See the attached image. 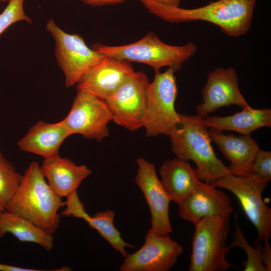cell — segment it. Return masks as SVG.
I'll list each match as a JSON object with an SVG mask.
<instances>
[{"mask_svg":"<svg viewBox=\"0 0 271 271\" xmlns=\"http://www.w3.org/2000/svg\"><path fill=\"white\" fill-rule=\"evenodd\" d=\"M136 161L138 168L135 182L150 208V229L158 235L169 234L172 232L169 213L171 200L157 176L154 164L143 158Z\"/></svg>","mask_w":271,"mask_h":271,"instance_id":"obj_13","label":"cell"},{"mask_svg":"<svg viewBox=\"0 0 271 271\" xmlns=\"http://www.w3.org/2000/svg\"><path fill=\"white\" fill-rule=\"evenodd\" d=\"M201 121L207 127L218 131L231 130L250 136L257 129L271 126V109H242L231 115L201 117Z\"/></svg>","mask_w":271,"mask_h":271,"instance_id":"obj_20","label":"cell"},{"mask_svg":"<svg viewBox=\"0 0 271 271\" xmlns=\"http://www.w3.org/2000/svg\"><path fill=\"white\" fill-rule=\"evenodd\" d=\"M114 212L108 209L98 212L93 216H90L86 212L82 219L84 220L90 227L95 229L115 250L118 251L125 257L127 255L126 247L134 246L126 242L122 238L120 233L114 225Z\"/></svg>","mask_w":271,"mask_h":271,"instance_id":"obj_22","label":"cell"},{"mask_svg":"<svg viewBox=\"0 0 271 271\" xmlns=\"http://www.w3.org/2000/svg\"><path fill=\"white\" fill-rule=\"evenodd\" d=\"M9 1V0H0V1L3 2V3H5V2H8Z\"/></svg>","mask_w":271,"mask_h":271,"instance_id":"obj_32","label":"cell"},{"mask_svg":"<svg viewBox=\"0 0 271 271\" xmlns=\"http://www.w3.org/2000/svg\"><path fill=\"white\" fill-rule=\"evenodd\" d=\"M134 72L129 62L104 55L77 84V89L105 100Z\"/></svg>","mask_w":271,"mask_h":271,"instance_id":"obj_15","label":"cell"},{"mask_svg":"<svg viewBox=\"0 0 271 271\" xmlns=\"http://www.w3.org/2000/svg\"><path fill=\"white\" fill-rule=\"evenodd\" d=\"M71 135L62 120L54 123L40 121L30 128L18 145L24 151L47 159L59 156L62 144Z\"/></svg>","mask_w":271,"mask_h":271,"instance_id":"obj_18","label":"cell"},{"mask_svg":"<svg viewBox=\"0 0 271 271\" xmlns=\"http://www.w3.org/2000/svg\"><path fill=\"white\" fill-rule=\"evenodd\" d=\"M0 14V35L12 24L21 21L31 23L32 20L24 10V0H9Z\"/></svg>","mask_w":271,"mask_h":271,"instance_id":"obj_25","label":"cell"},{"mask_svg":"<svg viewBox=\"0 0 271 271\" xmlns=\"http://www.w3.org/2000/svg\"><path fill=\"white\" fill-rule=\"evenodd\" d=\"M93 49L105 56L128 62L146 64L152 67L155 73L168 67L176 72L197 51L193 42L182 46H174L162 41L157 35L149 32L134 43L116 46L95 44Z\"/></svg>","mask_w":271,"mask_h":271,"instance_id":"obj_4","label":"cell"},{"mask_svg":"<svg viewBox=\"0 0 271 271\" xmlns=\"http://www.w3.org/2000/svg\"><path fill=\"white\" fill-rule=\"evenodd\" d=\"M39 269L21 267L0 263V271H39Z\"/></svg>","mask_w":271,"mask_h":271,"instance_id":"obj_30","label":"cell"},{"mask_svg":"<svg viewBox=\"0 0 271 271\" xmlns=\"http://www.w3.org/2000/svg\"><path fill=\"white\" fill-rule=\"evenodd\" d=\"M149 83L143 71H134L105 100L115 123L130 131L143 127Z\"/></svg>","mask_w":271,"mask_h":271,"instance_id":"obj_9","label":"cell"},{"mask_svg":"<svg viewBox=\"0 0 271 271\" xmlns=\"http://www.w3.org/2000/svg\"><path fill=\"white\" fill-rule=\"evenodd\" d=\"M175 72L171 68L156 72L148 85L143 125L148 137L169 136L180 123V114L175 108L178 95Z\"/></svg>","mask_w":271,"mask_h":271,"instance_id":"obj_6","label":"cell"},{"mask_svg":"<svg viewBox=\"0 0 271 271\" xmlns=\"http://www.w3.org/2000/svg\"><path fill=\"white\" fill-rule=\"evenodd\" d=\"M46 29L54 39L55 56L64 74L67 87L77 84L89 69L104 57L89 48L80 35L65 32L52 19L47 23Z\"/></svg>","mask_w":271,"mask_h":271,"instance_id":"obj_8","label":"cell"},{"mask_svg":"<svg viewBox=\"0 0 271 271\" xmlns=\"http://www.w3.org/2000/svg\"><path fill=\"white\" fill-rule=\"evenodd\" d=\"M208 133L211 142L230 161L228 168L231 174H249L254 157L260 149L254 139L248 135L226 134L212 128L208 130Z\"/></svg>","mask_w":271,"mask_h":271,"instance_id":"obj_16","label":"cell"},{"mask_svg":"<svg viewBox=\"0 0 271 271\" xmlns=\"http://www.w3.org/2000/svg\"><path fill=\"white\" fill-rule=\"evenodd\" d=\"M178 205L180 217L194 224L206 217H229L233 211L229 196L207 182L201 181Z\"/></svg>","mask_w":271,"mask_h":271,"instance_id":"obj_14","label":"cell"},{"mask_svg":"<svg viewBox=\"0 0 271 271\" xmlns=\"http://www.w3.org/2000/svg\"><path fill=\"white\" fill-rule=\"evenodd\" d=\"M234 240L228 245L231 249L234 247L242 248L247 255V260L244 263V271H266L261 259V250L262 243L255 244L253 248L247 241L243 233L235 221V231Z\"/></svg>","mask_w":271,"mask_h":271,"instance_id":"obj_24","label":"cell"},{"mask_svg":"<svg viewBox=\"0 0 271 271\" xmlns=\"http://www.w3.org/2000/svg\"><path fill=\"white\" fill-rule=\"evenodd\" d=\"M64 203L66 207L61 212V215L81 218L83 213L86 212L83 203L79 199L77 190L68 196Z\"/></svg>","mask_w":271,"mask_h":271,"instance_id":"obj_27","label":"cell"},{"mask_svg":"<svg viewBox=\"0 0 271 271\" xmlns=\"http://www.w3.org/2000/svg\"><path fill=\"white\" fill-rule=\"evenodd\" d=\"M183 248L169 234L158 235L150 229L145 235L143 246L132 254H127L120 271H168L176 263Z\"/></svg>","mask_w":271,"mask_h":271,"instance_id":"obj_11","label":"cell"},{"mask_svg":"<svg viewBox=\"0 0 271 271\" xmlns=\"http://www.w3.org/2000/svg\"><path fill=\"white\" fill-rule=\"evenodd\" d=\"M112 114L105 100L77 89L71 109L62 121L71 134L101 141L109 136L108 122Z\"/></svg>","mask_w":271,"mask_h":271,"instance_id":"obj_10","label":"cell"},{"mask_svg":"<svg viewBox=\"0 0 271 271\" xmlns=\"http://www.w3.org/2000/svg\"><path fill=\"white\" fill-rule=\"evenodd\" d=\"M64 202L51 188L40 166L32 162L6 210L23 217L53 234L59 227V209Z\"/></svg>","mask_w":271,"mask_h":271,"instance_id":"obj_2","label":"cell"},{"mask_svg":"<svg viewBox=\"0 0 271 271\" xmlns=\"http://www.w3.org/2000/svg\"><path fill=\"white\" fill-rule=\"evenodd\" d=\"M139 1L150 13L168 23L204 21L218 26L228 37L238 38L250 30L257 0H217L194 9Z\"/></svg>","mask_w":271,"mask_h":271,"instance_id":"obj_1","label":"cell"},{"mask_svg":"<svg viewBox=\"0 0 271 271\" xmlns=\"http://www.w3.org/2000/svg\"><path fill=\"white\" fill-rule=\"evenodd\" d=\"M161 183L171 201H183L201 182L197 169L177 158L163 163L160 169Z\"/></svg>","mask_w":271,"mask_h":271,"instance_id":"obj_19","label":"cell"},{"mask_svg":"<svg viewBox=\"0 0 271 271\" xmlns=\"http://www.w3.org/2000/svg\"><path fill=\"white\" fill-rule=\"evenodd\" d=\"M22 175L0 151V212L6 210L20 183Z\"/></svg>","mask_w":271,"mask_h":271,"instance_id":"obj_23","label":"cell"},{"mask_svg":"<svg viewBox=\"0 0 271 271\" xmlns=\"http://www.w3.org/2000/svg\"><path fill=\"white\" fill-rule=\"evenodd\" d=\"M267 183L250 174L235 176L231 174L211 183L216 188L229 191L238 199L246 216L257 230L255 244L269 241L271 237V208L261 197Z\"/></svg>","mask_w":271,"mask_h":271,"instance_id":"obj_7","label":"cell"},{"mask_svg":"<svg viewBox=\"0 0 271 271\" xmlns=\"http://www.w3.org/2000/svg\"><path fill=\"white\" fill-rule=\"evenodd\" d=\"M8 233L20 241L37 244L48 251L54 246L52 234L28 219L5 210L0 212V238Z\"/></svg>","mask_w":271,"mask_h":271,"instance_id":"obj_21","label":"cell"},{"mask_svg":"<svg viewBox=\"0 0 271 271\" xmlns=\"http://www.w3.org/2000/svg\"><path fill=\"white\" fill-rule=\"evenodd\" d=\"M160 4L173 7H180L182 0H153Z\"/></svg>","mask_w":271,"mask_h":271,"instance_id":"obj_31","label":"cell"},{"mask_svg":"<svg viewBox=\"0 0 271 271\" xmlns=\"http://www.w3.org/2000/svg\"><path fill=\"white\" fill-rule=\"evenodd\" d=\"M180 123L169 136L171 150L180 160L193 161L200 179L212 183L230 174L216 156L208 130L198 115L180 114Z\"/></svg>","mask_w":271,"mask_h":271,"instance_id":"obj_3","label":"cell"},{"mask_svg":"<svg viewBox=\"0 0 271 271\" xmlns=\"http://www.w3.org/2000/svg\"><path fill=\"white\" fill-rule=\"evenodd\" d=\"M201 95L202 102L196 107L197 115L201 117L231 105H238L242 109L252 108L241 94L236 71L231 67H217L209 71Z\"/></svg>","mask_w":271,"mask_h":271,"instance_id":"obj_12","label":"cell"},{"mask_svg":"<svg viewBox=\"0 0 271 271\" xmlns=\"http://www.w3.org/2000/svg\"><path fill=\"white\" fill-rule=\"evenodd\" d=\"M84 3L94 7L114 5L122 3L126 0H81Z\"/></svg>","mask_w":271,"mask_h":271,"instance_id":"obj_29","label":"cell"},{"mask_svg":"<svg viewBox=\"0 0 271 271\" xmlns=\"http://www.w3.org/2000/svg\"><path fill=\"white\" fill-rule=\"evenodd\" d=\"M229 217H204L195 225L189 271H223L232 266L226 259Z\"/></svg>","mask_w":271,"mask_h":271,"instance_id":"obj_5","label":"cell"},{"mask_svg":"<svg viewBox=\"0 0 271 271\" xmlns=\"http://www.w3.org/2000/svg\"><path fill=\"white\" fill-rule=\"evenodd\" d=\"M261 259L264 265L266 271L271 270V248L269 241L266 240L262 243L261 250Z\"/></svg>","mask_w":271,"mask_h":271,"instance_id":"obj_28","label":"cell"},{"mask_svg":"<svg viewBox=\"0 0 271 271\" xmlns=\"http://www.w3.org/2000/svg\"><path fill=\"white\" fill-rule=\"evenodd\" d=\"M40 167L48 184L62 198L76 191L81 182L92 173L86 165H77L60 156L44 159Z\"/></svg>","mask_w":271,"mask_h":271,"instance_id":"obj_17","label":"cell"},{"mask_svg":"<svg viewBox=\"0 0 271 271\" xmlns=\"http://www.w3.org/2000/svg\"><path fill=\"white\" fill-rule=\"evenodd\" d=\"M249 174L265 181L271 179V152L259 149L253 159Z\"/></svg>","mask_w":271,"mask_h":271,"instance_id":"obj_26","label":"cell"}]
</instances>
